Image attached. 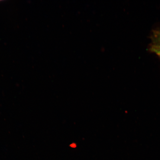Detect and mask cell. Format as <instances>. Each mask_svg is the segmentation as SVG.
<instances>
[{
  "label": "cell",
  "instance_id": "obj_2",
  "mask_svg": "<svg viewBox=\"0 0 160 160\" xmlns=\"http://www.w3.org/2000/svg\"><path fill=\"white\" fill-rule=\"evenodd\" d=\"M151 49L160 58V45L153 44L151 46Z\"/></svg>",
  "mask_w": 160,
  "mask_h": 160
},
{
  "label": "cell",
  "instance_id": "obj_1",
  "mask_svg": "<svg viewBox=\"0 0 160 160\" xmlns=\"http://www.w3.org/2000/svg\"><path fill=\"white\" fill-rule=\"evenodd\" d=\"M152 40L154 44L160 45V30L154 31L152 35Z\"/></svg>",
  "mask_w": 160,
  "mask_h": 160
}]
</instances>
